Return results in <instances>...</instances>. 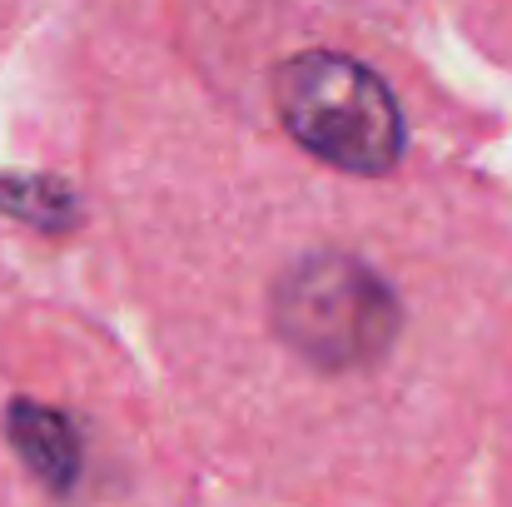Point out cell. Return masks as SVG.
Returning <instances> with one entry per match:
<instances>
[{
	"label": "cell",
	"mask_w": 512,
	"mask_h": 507,
	"mask_svg": "<svg viewBox=\"0 0 512 507\" xmlns=\"http://www.w3.org/2000/svg\"><path fill=\"white\" fill-rule=\"evenodd\" d=\"M274 110L309 155L343 174H388L408 150L398 95L373 65L343 50L289 55L274 75Z\"/></svg>",
	"instance_id": "6da1fadb"
},
{
	"label": "cell",
	"mask_w": 512,
	"mask_h": 507,
	"mask_svg": "<svg viewBox=\"0 0 512 507\" xmlns=\"http://www.w3.org/2000/svg\"><path fill=\"white\" fill-rule=\"evenodd\" d=\"M269 324L294 358L319 373L373 368L403 329L393 284L343 249L294 259L269 289Z\"/></svg>",
	"instance_id": "7a4b0ae2"
}]
</instances>
